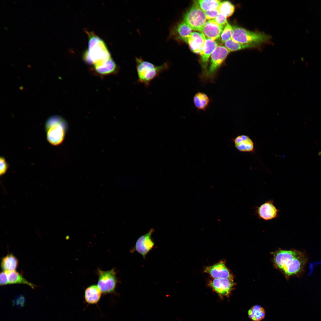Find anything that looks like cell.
<instances>
[{
  "mask_svg": "<svg viewBox=\"0 0 321 321\" xmlns=\"http://www.w3.org/2000/svg\"><path fill=\"white\" fill-rule=\"evenodd\" d=\"M275 266L288 279L291 276L300 277L304 273L308 261L306 252L295 249H279L273 253Z\"/></svg>",
  "mask_w": 321,
  "mask_h": 321,
  "instance_id": "6da1fadb",
  "label": "cell"
},
{
  "mask_svg": "<svg viewBox=\"0 0 321 321\" xmlns=\"http://www.w3.org/2000/svg\"><path fill=\"white\" fill-rule=\"evenodd\" d=\"M87 33L89 36L88 49L83 54L84 61L94 65L103 63L111 58L104 41L92 32Z\"/></svg>",
  "mask_w": 321,
  "mask_h": 321,
  "instance_id": "7a4b0ae2",
  "label": "cell"
},
{
  "mask_svg": "<svg viewBox=\"0 0 321 321\" xmlns=\"http://www.w3.org/2000/svg\"><path fill=\"white\" fill-rule=\"evenodd\" d=\"M138 82L147 87L151 82L159 76L163 71L169 69V64L166 62L159 66L155 65L149 62L144 60L141 57L136 58Z\"/></svg>",
  "mask_w": 321,
  "mask_h": 321,
  "instance_id": "3957f363",
  "label": "cell"
},
{
  "mask_svg": "<svg viewBox=\"0 0 321 321\" xmlns=\"http://www.w3.org/2000/svg\"><path fill=\"white\" fill-rule=\"evenodd\" d=\"M232 38L238 43L258 47L268 43L271 37L263 32H253L236 26H232Z\"/></svg>",
  "mask_w": 321,
  "mask_h": 321,
  "instance_id": "277c9868",
  "label": "cell"
},
{
  "mask_svg": "<svg viewBox=\"0 0 321 321\" xmlns=\"http://www.w3.org/2000/svg\"><path fill=\"white\" fill-rule=\"evenodd\" d=\"M67 123L61 117L54 115L47 120L45 125L47 139L51 144L58 145L63 141L67 129Z\"/></svg>",
  "mask_w": 321,
  "mask_h": 321,
  "instance_id": "5b68a950",
  "label": "cell"
},
{
  "mask_svg": "<svg viewBox=\"0 0 321 321\" xmlns=\"http://www.w3.org/2000/svg\"><path fill=\"white\" fill-rule=\"evenodd\" d=\"M204 12L194 3L185 14L183 21L194 31L202 32L206 22Z\"/></svg>",
  "mask_w": 321,
  "mask_h": 321,
  "instance_id": "8992f818",
  "label": "cell"
},
{
  "mask_svg": "<svg viewBox=\"0 0 321 321\" xmlns=\"http://www.w3.org/2000/svg\"><path fill=\"white\" fill-rule=\"evenodd\" d=\"M230 51L225 46L218 45L210 56V64L207 78L213 81L217 72Z\"/></svg>",
  "mask_w": 321,
  "mask_h": 321,
  "instance_id": "52a82bcc",
  "label": "cell"
},
{
  "mask_svg": "<svg viewBox=\"0 0 321 321\" xmlns=\"http://www.w3.org/2000/svg\"><path fill=\"white\" fill-rule=\"evenodd\" d=\"M97 273V285L102 292L107 294L114 292L117 283L114 269L107 271L98 269Z\"/></svg>",
  "mask_w": 321,
  "mask_h": 321,
  "instance_id": "ba28073f",
  "label": "cell"
},
{
  "mask_svg": "<svg viewBox=\"0 0 321 321\" xmlns=\"http://www.w3.org/2000/svg\"><path fill=\"white\" fill-rule=\"evenodd\" d=\"M207 285L221 299L228 298L235 288V284L233 279L229 278H212Z\"/></svg>",
  "mask_w": 321,
  "mask_h": 321,
  "instance_id": "9c48e42d",
  "label": "cell"
},
{
  "mask_svg": "<svg viewBox=\"0 0 321 321\" xmlns=\"http://www.w3.org/2000/svg\"><path fill=\"white\" fill-rule=\"evenodd\" d=\"M280 211L275 206L273 199L267 200L255 207V214L257 218L265 221H271L278 218Z\"/></svg>",
  "mask_w": 321,
  "mask_h": 321,
  "instance_id": "30bf717a",
  "label": "cell"
},
{
  "mask_svg": "<svg viewBox=\"0 0 321 321\" xmlns=\"http://www.w3.org/2000/svg\"><path fill=\"white\" fill-rule=\"evenodd\" d=\"M154 231V230L151 229L147 233L140 237L137 240L133 249V251L141 255L144 259L155 245V243L152 238V235Z\"/></svg>",
  "mask_w": 321,
  "mask_h": 321,
  "instance_id": "8fae6325",
  "label": "cell"
},
{
  "mask_svg": "<svg viewBox=\"0 0 321 321\" xmlns=\"http://www.w3.org/2000/svg\"><path fill=\"white\" fill-rule=\"evenodd\" d=\"M204 273L209 274L212 278H234L233 276L227 267L225 262L221 260L213 265L206 267Z\"/></svg>",
  "mask_w": 321,
  "mask_h": 321,
  "instance_id": "7c38bea8",
  "label": "cell"
},
{
  "mask_svg": "<svg viewBox=\"0 0 321 321\" xmlns=\"http://www.w3.org/2000/svg\"><path fill=\"white\" fill-rule=\"evenodd\" d=\"M218 46V43L215 41L206 38L203 49L200 55L202 68V77L205 78H207L209 58Z\"/></svg>",
  "mask_w": 321,
  "mask_h": 321,
  "instance_id": "4fadbf2b",
  "label": "cell"
},
{
  "mask_svg": "<svg viewBox=\"0 0 321 321\" xmlns=\"http://www.w3.org/2000/svg\"><path fill=\"white\" fill-rule=\"evenodd\" d=\"M206 40V38L202 33L193 32L188 38L187 43L192 52L200 55L203 49Z\"/></svg>",
  "mask_w": 321,
  "mask_h": 321,
  "instance_id": "5bb4252c",
  "label": "cell"
},
{
  "mask_svg": "<svg viewBox=\"0 0 321 321\" xmlns=\"http://www.w3.org/2000/svg\"><path fill=\"white\" fill-rule=\"evenodd\" d=\"M224 27L214 19L209 20L204 25L202 33L206 38L215 41L220 38Z\"/></svg>",
  "mask_w": 321,
  "mask_h": 321,
  "instance_id": "9a60e30c",
  "label": "cell"
},
{
  "mask_svg": "<svg viewBox=\"0 0 321 321\" xmlns=\"http://www.w3.org/2000/svg\"><path fill=\"white\" fill-rule=\"evenodd\" d=\"M235 146L239 151L243 152H254V144L252 140L248 136H237L233 140Z\"/></svg>",
  "mask_w": 321,
  "mask_h": 321,
  "instance_id": "2e32d148",
  "label": "cell"
},
{
  "mask_svg": "<svg viewBox=\"0 0 321 321\" xmlns=\"http://www.w3.org/2000/svg\"><path fill=\"white\" fill-rule=\"evenodd\" d=\"M94 67L97 73L102 75L116 73L119 69L111 58L103 63L94 65Z\"/></svg>",
  "mask_w": 321,
  "mask_h": 321,
  "instance_id": "e0dca14e",
  "label": "cell"
},
{
  "mask_svg": "<svg viewBox=\"0 0 321 321\" xmlns=\"http://www.w3.org/2000/svg\"><path fill=\"white\" fill-rule=\"evenodd\" d=\"M192 29L183 21L179 23L171 31V35L176 34L177 36L187 43L188 38L191 35Z\"/></svg>",
  "mask_w": 321,
  "mask_h": 321,
  "instance_id": "ac0fdd59",
  "label": "cell"
},
{
  "mask_svg": "<svg viewBox=\"0 0 321 321\" xmlns=\"http://www.w3.org/2000/svg\"><path fill=\"white\" fill-rule=\"evenodd\" d=\"M102 292L97 285L89 286L85 289L84 298L86 302L89 304L97 303L100 300Z\"/></svg>",
  "mask_w": 321,
  "mask_h": 321,
  "instance_id": "d6986e66",
  "label": "cell"
},
{
  "mask_svg": "<svg viewBox=\"0 0 321 321\" xmlns=\"http://www.w3.org/2000/svg\"><path fill=\"white\" fill-rule=\"evenodd\" d=\"M18 264V260L12 253L2 258L1 267L3 271L9 273L15 271Z\"/></svg>",
  "mask_w": 321,
  "mask_h": 321,
  "instance_id": "ffe728a7",
  "label": "cell"
},
{
  "mask_svg": "<svg viewBox=\"0 0 321 321\" xmlns=\"http://www.w3.org/2000/svg\"><path fill=\"white\" fill-rule=\"evenodd\" d=\"M8 276L9 284H25L33 289L36 287L35 285L28 281L21 274L15 271L8 273Z\"/></svg>",
  "mask_w": 321,
  "mask_h": 321,
  "instance_id": "44dd1931",
  "label": "cell"
},
{
  "mask_svg": "<svg viewBox=\"0 0 321 321\" xmlns=\"http://www.w3.org/2000/svg\"><path fill=\"white\" fill-rule=\"evenodd\" d=\"M248 317L252 321H260L264 318L265 316L264 308L258 305L251 307L248 311Z\"/></svg>",
  "mask_w": 321,
  "mask_h": 321,
  "instance_id": "7402d4cb",
  "label": "cell"
},
{
  "mask_svg": "<svg viewBox=\"0 0 321 321\" xmlns=\"http://www.w3.org/2000/svg\"><path fill=\"white\" fill-rule=\"evenodd\" d=\"M193 101L195 106L198 109L204 110L209 105L210 99L206 94L199 92L195 94Z\"/></svg>",
  "mask_w": 321,
  "mask_h": 321,
  "instance_id": "603a6c76",
  "label": "cell"
},
{
  "mask_svg": "<svg viewBox=\"0 0 321 321\" xmlns=\"http://www.w3.org/2000/svg\"><path fill=\"white\" fill-rule=\"evenodd\" d=\"M221 2L220 1L218 0H199L194 1V3L204 12L218 8Z\"/></svg>",
  "mask_w": 321,
  "mask_h": 321,
  "instance_id": "cb8c5ba5",
  "label": "cell"
},
{
  "mask_svg": "<svg viewBox=\"0 0 321 321\" xmlns=\"http://www.w3.org/2000/svg\"><path fill=\"white\" fill-rule=\"evenodd\" d=\"M224 45L225 47L230 52L256 47L255 46L251 45L238 43L235 41L232 38L226 41L224 43Z\"/></svg>",
  "mask_w": 321,
  "mask_h": 321,
  "instance_id": "d4e9b609",
  "label": "cell"
},
{
  "mask_svg": "<svg viewBox=\"0 0 321 321\" xmlns=\"http://www.w3.org/2000/svg\"><path fill=\"white\" fill-rule=\"evenodd\" d=\"M219 13L226 18L231 16L234 13L235 7L234 5L229 1L221 2L218 8Z\"/></svg>",
  "mask_w": 321,
  "mask_h": 321,
  "instance_id": "484cf974",
  "label": "cell"
},
{
  "mask_svg": "<svg viewBox=\"0 0 321 321\" xmlns=\"http://www.w3.org/2000/svg\"><path fill=\"white\" fill-rule=\"evenodd\" d=\"M232 34V26L228 22L224 26L221 35V42L225 43L231 38Z\"/></svg>",
  "mask_w": 321,
  "mask_h": 321,
  "instance_id": "4316f807",
  "label": "cell"
},
{
  "mask_svg": "<svg viewBox=\"0 0 321 321\" xmlns=\"http://www.w3.org/2000/svg\"><path fill=\"white\" fill-rule=\"evenodd\" d=\"M26 302V298L23 295H20L13 301V305L19 307H23Z\"/></svg>",
  "mask_w": 321,
  "mask_h": 321,
  "instance_id": "83f0119b",
  "label": "cell"
},
{
  "mask_svg": "<svg viewBox=\"0 0 321 321\" xmlns=\"http://www.w3.org/2000/svg\"><path fill=\"white\" fill-rule=\"evenodd\" d=\"M0 176L4 174L8 169V165L5 158L1 157L0 158Z\"/></svg>",
  "mask_w": 321,
  "mask_h": 321,
  "instance_id": "f1b7e54d",
  "label": "cell"
},
{
  "mask_svg": "<svg viewBox=\"0 0 321 321\" xmlns=\"http://www.w3.org/2000/svg\"><path fill=\"white\" fill-rule=\"evenodd\" d=\"M207 19L213 20L215 18L219 13L218 8L212 10L204 12Z\"/></svg>",
  "mask_w": 321,
  "mask_h": 321,
  "instance_id": "f546056e",
  "label": "cell"
},
{
  "mask_svg": "<svg viewBox=\"0 0 321 321\" xmlns=\"http://www.w3.org/2000/svg\"><path fill=\"white\" fill-rule=\"evenodd\" d=\"M214 20L218 24L224 27L228 22L227 18L223 15L219 13Z\"/></svg>",
  "mask_w": 321,
  "mask_h": 321,
  "instance_id": "4dcf8cb0",
  "label": "cell"
},
{
  "mask_svg": "<svg viewBox=\"0 0 321 321\" xmlns=\"http://www.w3.org/2000/svg\"><path fill=\"white\" fill-rule=\"evenodd\" d=\"M8 284V273L3 271L0 274V285L3 286Z\"/></svg>",
  "mask_w": 321,
  "mask_h": 321,
  "instance_id": "1f68e13d",
  "label": "cell"
},
{
  "mask_svg": "<svg viewBox=\"0 0 321 321\" xmlns=\"http://www.w3.org/2000/svg\"><path fill=\"white\" fill-rule=\"evenodd\" d=\"M2 3H3L4 4H5V5H6V6H8V5H7V4H6V3H5V2H3V1H2Z\"/></svg>",
  "mask_w": 321,
  "mask_h": 321,
  "instance_id": "d6a6232c",
  "label": "cell"
},
{
  "mask_svg": "<svg viewBox=\"0 0 321 321\" xmlns=\"http://www.w3.org/2000/svg\"><path fill=\"white\" fill-rule=\"evenodd\" d=\"M7 46H10V45H9V44H7Z\"/></svg>",
  "mask_w": 321,
  "mask_h": 321,
  "instance_id": "836d02e7",
  "label": "cell"
},
{
  "mask_svg": "<svg viewBox=\"0 0 321 321\" xmlns=\"http://www.w3.org/2000/svg\"><path fill=\"white\" fill-rule=\"evenodd\" d=\"M18 49H19V50H20V51H21V49H20V48H19V47H18Z\"/></svg>",
  "mask_w": 321,
  "mask_h": 321,
  "instance_id": "e575fe53",
  "label": "cell"
},
{
  "mask_svg": "<svg viewBox=\"0 0 321 321\" xmlns=\"http://www.w3.org/2000/svg\"><path fill=\"white\" fill-rule=\"evenodd\" d=\"M41 15L43 16V17H44V16L43 15V14H42Z\"/></svg>",
  "mask_w": 321,
  "mask_h": 321,
  "instance_id": "d590c367",
  "label": "cell"
},
{
  "mask_svg": "<svg viewBox=\"0 0 321 321\" xmlns=\"http://www.w3.org/2000/svg\"><path fill=\"white\" fill-rule=\"evenodd\" d=\"M26 44H27V45H29L27 43H26Z\"/></svg>",
  "mask_w": 321,
  "mask_h": 321,
  "instance_id": "8d00e7d4",
  "label": "cell"
},
{
  "mask_svg": "<svg viewBox=\"0 0 321 321\" xmlns=\"http://www.w3.org/2000/svg\"><path fill=\"white\" fill-rule=\"evenodd\" d=\"M30 5L31 6H32V5H31L30 4Z\"/></svg>",
  "mask_w": 321,
  "mask_h": 321,
  "instance_id": "74e56055",
  "label": "cell"
}]
</instances>
